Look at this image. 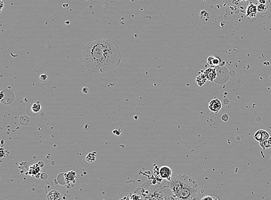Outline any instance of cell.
I'll list each match as a JSON object with an SVG mask.
<instances>
[{
	"label": "cell",
	"instance_id": "4fadbf2b",
	"mask_svg": "<svg viewBox=\"0 0 271 200\" xmlns=\"http://www.w3.org/2000/svg\"><path fill=\"white\" fill-rule=\"evenodd\" d=\"M66 178H67V179L69 180L70 182L74 181L76 178L75 172L74 171H71V172H68L66 175Z\"/></svg>",
	"mask_w": 271,
	"mask_h": 200
},
{
	"label": "cell",
	"instance_id": "5bb4252c",
	"mask_svg": "<svg viewBox=\"0 0 271 200\" xmlns=\"http://www.w3.org/2000/svg\"><path fill=\"white\" fill-rule=\"evenodd\" d=\"M40 110V105L39 102L34 103L32 105V111L34 113H38Z\"/></svg>",
	"mask_w": 271,
	"mask_h": 200
},
{
	"label": "cell",
	"instance_id": "5b68a950",
	"mask_svg": "<svg viewBox=\"0 0 271 200\" xmlns=\"http://www.w3.org/2000/svg\"><path fill=\"white\" fill-rule=\"evenodd\" d=\"M222 108V104L220 100L214 99L209 104V109L210 111L214 113H218Z\"/></svg>",
	"mask_w": 271,
	"mask_h": 200
},
{
	"label": "cell",
	"instance_id": "44dd1931",
	"mask_svg": "<svg viewBox=\"0 0 271 200\" xmlns=\"http://www.w3.org/2000/svg\"><path fill=\"white\" fill-rule=\"evenodd\" d=\"M261 4H265V2H266V0H258Z\"/></svg>",
	"mask_w": 271,
	"mask_h": 200
},
{
	"label": "cell",
	"instance_id": "9a60e30c",
	"mask_svg": "<svg viewBox=\"0 0 271 200\" xmlns=\"http://www.w3.org/2000/svg\"><path fill=\"white\" fill-rule=\"evenodd\" d=\"M267 9H268V7H267V5L264 4H260L257 6V11L260 13L265 12V11H267Z\"/></svg>",
	"mask_w": 271,
	"mask_h": 200
},
{
	"label": "cell",
	"instance_id": "7402d4cb",
	"mask_svg": "<svg viewBox=\"0 0 271 200\" xmlns=\"http://www.w3.org/2000/svg\"><path fill=\"white\" fill-rule=\"evenodd\" d=\"M1 10H2V8H3V5H4V4H3V2H2V1H1Z\"/></svg>",
	"mask_w": 271,
	"mask_h": 200
},
{
	"label": "cell",
	"instance_id": "ffe728a7",
	"mask_svg": "<svg viewBox=\"0 0 271 200\" xmlns=\"http://www.w3.org/2000/svg\"><path fill=\"white\" fill-rule=\"evenodd\" d=\"M113 133L115 134H116V135H120L121 133L119 132V131H118L117 130H113Z\"/></svg>",
	"mask_w": 271,
	"mask_h": 200
},
{
	"label": "cell",
	"instance_id": "d6986e66",
	"mask_svg": "<svg viewBox=\"0 0 271 200\" xmlns=\"http://www.w3.org/2000/svg\"><path fill=\"white\" fill-rule=\"evenodd\" d=\"M89 89L87 87H83V89H82V91H83V93L85 94H87L88 92H89Z\"/></svg>",
	"mask_w": 271,
	"mask_h": 200
},
{
	"label": "cell",
	"instance_id": "2e32d148",
	"mask_svg": "<svg viewBox=\"0 0 271 200\" xmlns=\"http://www.w3.org/2000/svg\"><path fill=\"white\" fill-rule=\"evenodd\" d=\"M201 200H220L218 197L214 196H206Z\"/></svg>",
	"mask_w": 271,
	"mask_h": 200
},
{
	"label": "cell",
	"instance_id": "e0dca14e",
	"mask_svg": "<svg viewBox=\"0 0 271 200\" xmlns=\"http://www.w3.org/2000/svg\"><path fill=\"white\" fill-rule=\"evenodd\" d=\"M40 80L42 81V82H44L45 81H46V80H48V76L46 75H45V74H44V75H41L40 76Z\"/></svg>",
	"mask_w": 271,
	"mask_h": 200
},
{
	"label": "cell",
	"instance_id": "52a82bcc",
	"mask_svg": "<svg viewBox=\"0 0 271 200\" xmlns=\"http://www.w3.org/2000/svg\"><path fill=\"white\" fill-rule=\"evenodd\" d=\"M257 13V6L253 3H250L246 9V16L249 18H255Z\"/></svg>",
	"mask_w": 271,
	"mask_h": 200
},
{
	"label": "cell",
	"instance_id": "9c48e42d",
	"mask_svg": "<svg viewBox=\"0 0 271 200\" xmlns=\"http://www.w3.org/2000/svg\"><path fill=\"white\" fill-rule=\"evenodd\" d=\"M208 63L212 67L218 66L220 64V59L216 57L210 56L208 58Z\"/></svg>",
	"mask_w": 271,
	"mask_h": 200
},
{
	"label": "cell",
	"instance_id": "3957f363",
	"mask_svg": "<svg viewBox=\"0 0 271 200\" xmlns=\"http://www.w3.org/2000/svg\"><path fill=\"white\" fill-rule=\"evenodd\" d=\"M159 175L162 179L169 182L172 178V170L168 166H163L159 169Z\"/></svg>",
	"mask_w": 271,
	"mask_h": 200
},
{
	"label": "cell",
	"instance_id": "30bf717a",
	"mask_svg": "<svg viewBox=\"0 0 271 200\" xmlns=\"http://www.w3.org/2000/svg\"><path fill=\"white\" fill-rule=\"evenodd\" d=\"M207 80V79L206 78L204 74H201V75L198 76V78H197V82L198 84L200 86H202V85H204L206 83V81Z\"/></svg>",
	"mask_w": 271,
	"mask_h": 200
},
{
	"label": "cell",
	"instance_id": "7a4b0ae2",
	"mask_svg": "<svg viewBox=\"0 0 271 200\" xmlns=\"http://www.w3.org/2000/svg\"><path fill=\"white\" fill-rule=\"evenodd\" d=\"M168 183L173 196L178 200H194L197 197L198 183L194 178L188 175H178Z\"/></svg>",
	"mask_w": 271,
	"mask_h": 200
},
{
	"label": "cell",
	"instance_id": "8992f818",
	"mask_svg": "<svg viewBox=\"0 0 271 200\" xmlns=\"http://www.w3.org/2000/svg\"><path fill=\"white\" fill-rule=\"evenodd\" d=\"M206 78L207 80H209L210 82H214V80L216 79L217 77V73L215 69L213 68H209L206 69L204 73Z\"/></svg>",
	"mask_w": 271,
	"mask_h": 200
},
{
	"label": "cell",
	"instance_id": "cb8c5ba5",
	"mask_svg": "<svg viewBox=\"0 0 271 200\" xmlns=\"http://www.w3.org/2000/svg\"><path fill=\"white\" fill-rule=\"evenodd\" d=\"M194 200H199V198H198V197H196V198H195V199H194Z\"/></svg>",
	"mask_w": 271,
	"mask_h": 200
},
{
	"label": "cell",
	"instance_id": "6da1fadb",
	"mask_svg": "<svg viewBox=\"0 0 271 200\" xmlns=\"http://www.w3.org/2000/svg\"><path fill=\"white\" fill-rule=\"evenodd\" d=\"M83 62L86 69L94 73H104L120 64V48L115 41L98 38L88 43L83 49Z\"/></svg>",
	"mask_w": 271,
	"mask_h": 200
},
{
	"label": "cell",
	"instance_id": "ba28073f",
	"mask_svg": "<svg viewBox=\"0 0 271 200\" xmlns=\"http://www.w3.org/2000/svg\"><path fill=\"white\" fill-rule=\"evenodd\" d=\"M48 200H61V195L57 190H53L50 191L47 196Z\"/></svg>",
	"mask_w": 271,
	"mask_h": 200
},
{
	"label": "cell",
	"instance_id": "ac0fdd59",
	"mask_svg": "<svg viewBox=\"0 0 271 200\" xmlns=\"http://www.w3.org/2000/svg\"><path fill=\"white\" fill-rule=\"evenodd\" d=\"M228 118H229V117L227 114H224L222 116V119L224 121H227V120H228Z\"/></svg>",
	"mask_w": 271,
	"mask_h": 200
},
{
	"label": "cell",
	"instance_id": "277c9868",
	"mask_svg": "<svg viewBox=\"0 0 271 200\" xmlns=\"http://www.w3.org/2000/svg\"><path fill=\"white\" fill-rule=\"evenodd\" d=\"M269 134L267 131L264 130H260L257 131L254 135V139L260 143L266 141L269 138Z\"/></svg>",
	"mask_w": 271,
	"mask_h": 200
},
{
	"label": "cell",
	"instance_id": "8fae6325",
	"mask_svg": "<svg viewBox=\"0 0 271 200\" xmlns=\"http://www.w3.org/2000/svg\"><path fill=\"white\" fill-rule=\"evenodd\" d=\"M30 118L26 115H23L20 119V123L23 126H27L29 124Z\"/></svg>",
	"mask_w": 271,
	"mask_h": 200
},
{
	"label": "cell",
	"instance_id": "7c38bea8",
	"mask_svg": "<svg viewBox=\"0 0 271 200\" xmlns=\"http://www.w3.org/2000/svg\"><path fill=\"white\" fill-rule=\"evenodd\" d=\"M96 157V153H90L87 156H86V160L89 163H92L95 160Z\"/></svg>",
	"mask_w": 271,
	"mask_h": 200
},
{
	"label": "cell",
	"instance_id": "484cf974",
	"mask_svg": "<svg viewBox=\"0 0 271 200\" xmlns=\"http://www.w3.org/2000/svg\"><path fill=\"white\" fill-rule=\"evenodd\" d=\"M178 200V199H177V200Z\"/></svg>",
	"mask_w": 271,
	"mask_h": 200
},
{
	"label": "cell",
	"instance_id": "d4e9b609",
	"mask_svg": "<svg viewBox=\"0 0 271 200\" xmlns=\"http://www.w3.org/2000/svg\"><path fill=\"white\" fill-rule=\"evenodd\" d=\"M269 140L270 141V142H271V137H269Z\"/></svg>",
	"mask_w": 271,
	"mask_h": 200
},
{
	"label": "cell",
	"instance_id": "603a6c76",
	"mask_svg": "<svg viewBox=\"0 0 271 200\" xmlns=\"http://www.w3.org/2000/svg\"><path fill=\"white\" fill-rule=\"evenodd\" d=\"M267 1L268 2V3H269L271 6V0H267Z\"/></svg>",
	"mask_w": 271,
	"mask_h": 200
}]
</instances>
